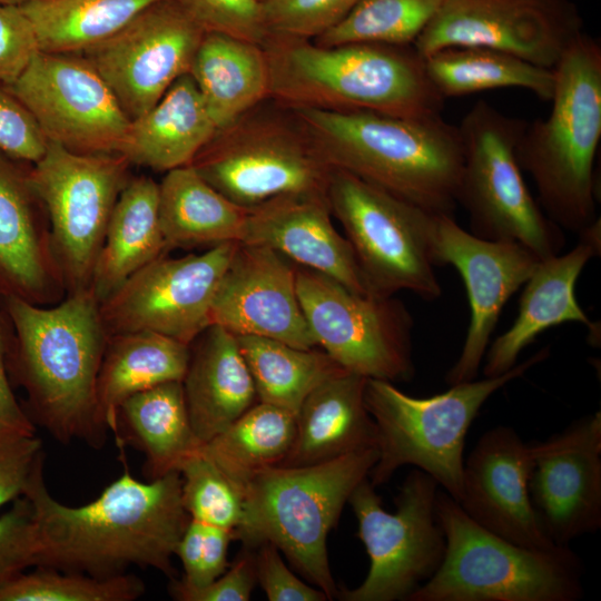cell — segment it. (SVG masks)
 <instances>
[{"instance_id": "f6af8a7d", "label": "cell", "mask_w": 601, "mask_h": 601, "mask_svg": "<svg viewBox=\"0 0 601 601\" xmlns=\"http://www.w3.org/2000/svg\"><path fill=\"white\" fill-rule=\"evenodd\" d=\"M43 459L42 441L36 432L0 430V508L23 496Z\"/></svg>"}, {"instance_id": "5bb4252c", "label": "cell", "mask_w": 601, "mask_h": 601, "mask_svg": "<svg viewBox=\"0 0 601 601\" xmlns=\"http://www.w3.org/2000/svg\"><path fill=\"white\" fill-rule=\"evenodd\" d=\"M296 290L316 345L344 370L392 383L413 377V318L400 299L355 293L297 265Z\"/></svg>"}, {"instance_id": "ffe728a7", "label": "cell", "mask_w": 601, "mask_h": 601, "mask_svg": "<svg viewBox=\"0 0 601 601\" xmlns=\"http://www.w3.org/2000/svg\"><path fill=\"white\" fill-rule=\"evenodd\" d=\"M529 492L546 536L560 546L601 526V412L531 443Z\"/></svg>"}, {"instance_id": "52a82bcc", "label": "cell", "mask_w": 601, "mask_h": 601, "mask_svg": "<svg viewBox=\"0 0 601 601\" xmlns=\"http://www.w3.org/2000/svg\"><path fill=\"white\" fill-rule=\"evenodd\" d=\"M436 519L444 559L406 601H577L583 566L570 546L533 549L477 524L445 491H437Z\"/></svg>"}, {"instance_id": "ee69618b", "label": "cell", "mask_w": 601, "mask_h": 601, "mask_svg": "<svg viewBox=\"0 0 601 601\" xmlns=\"http://www.w3.org/2000/svg\"><path fill=\"white\" fill-rule=\"evenodd\" d=\"M48 140L26 106L0 82V151L32 165L46 152Z\"/></svg>"}, {"instance_id": "2e32d148", "label": "cell", "mask_w": 601, "mask_h": 601, "mask_svg": "<svg viewBox=\"0 0 601 601\" xmlns=\"http://www.w3.org/2000/svg\"><path fill=\"white\" fill-rule=\"evenodd\" d=\"M6 86L48 141L77 154L120 152L131 121L82 55L37 51Z\"/></svg>"}, {"instance_id": "836d02e7", "label": "cell", "mask_w": 601, "mask_h": 601, "mask_svg": "<svg viewBox=\"0 0 601 601\" xmlns=\"http://www.w3.org/2000/svg\"><path fill=\"white\" fill-rule=\"evenodd\" d=\"M424 62L431 82L444 99L492 89L521 88L550 101L554 90L553 68L491 48H443L424 58Z\"/></svg>"}, {"instance_id": "d6986e66", "label": "cell", "mask_w": 601, "mask_h": 601, "mask_svg": "<svg viewBox=\"0 0 601 601\" xmlns=\"http://www.w3.org/2000/svg\"><path fill=\"white\" fill-rule=\"evenodd\" d=\"M430 242L435 266L451 265L461 275L471 313L462 351L445 380L450 385L473 381L504 305L541 259L519 243L476 237L447 215L434 216Z\"/></svg>"}, {"instance_id": "d4e9b609", "label": "cell", "mask_w": 601, "mask_h": 601, "mask_svg": "<svg viewBox=\"0 0 601 601\" xmlns=\"http://www.w3.org/2000/svg\"><path fill=\"white\" fill-rule=\"evenodd\" d=\"M600 224L599 218L579 234L578 244L566 254L540 260L524 284L513 324L485 352L484 377L499 376L512 368L520 353L548 328L568 322L594 328L574 290L584 266L600 255Z\"/></svg>"}, {"instance_id": "1f68e13d", "label": "cell", "mask_w": 601, "mask_h": 601, "mask_svg": "<svg viewBox=\"0 0 601 601\" xmlns=\"http://www.w3.org/2000/svg\"><path fill=\"white\" fill-rule=\"evenodd\" d=\"M247 211L189 165L167 171L159 184V220L168 252L239 242Z\"/></svg>"}, {"instance_id": "b9f144b4", "label": "cell", "mask_w": 601, "mask_h": 601, "mask_svg": "<svg viewBox=\"0 0 601 601\" xmlns=\"http://www.w3.org/2000/svg\"><path fill=\"white\" fill-rule=\"evenodd\" d=\"M206 31L263 45L268 33L259 0H176Z\"/></svg>"}, {"instance_id": "277c9868", "label": "cell", "mask_w": 601, "mask_h": 601, "mask_svg": "<svg viewBox=\"0 0 601 601\" xmlns=\"http://www.w3.org/2000/svg\"><path fill=\"white\" fill-rule=\"evenodd\" d=\"M294 110L331 167L431 214L454 217L463 145L459 127L441 114Z\"/></svg>"}, {"instance_id": "8d00e7d4", "label": "cell", "mask_w": 601, "mask_h": 601, "mask_svg": "<svg viewBox=\"0 0 601 601\" xmlns=\"http://www.w3.org/2000/svg\"><path fill=\"white\" fill-rule=\"evenodd\" d=\"M296 415L257 402L201 450L238 486L263 470L277 466L294 441Z\"/></svg>"}, {"instance_id": "d6a6232c", "label": "cell", "mask_w": 601, "mask_h": 601, "mask_svg": "<svg viewBox=\"0 0 601 601\" xmlns=\"http://www.w3.org/2000/svg\"><path fill=\"white\" fill-rule=\"evenodd\" d=\"M120 426L127 440L144 452L149 480L178 471L201 446L191 427L181 381L166 382L128 397L119 408L118 430Z\"/></svg>"}, {"instance_id": "f1b7e54d", "label": "cell", "mask_w": 601, "mask_h": 601, "mask_svg": "<svg viewBox=\"0 0 601 601\" xmlns=\"http://www.w3.org/2000/svg\"><path fill=\"white\" fill-rule=\"evenodd\" d=\"M190 346L152 332L109 336L96 383V418L118 435V413L130 396L156 385L183 381Z\"/></svg>"}, {"instance_id": "7a4b0ae2", "label": "cell", "mask_w": 601, "mask_h": 601, "mask_svg": "<svg viewBox=\"0 0 601 601\" xmlns=\"http://www.w3.org/2000/svg\"><path fill=\"white\" fill-rule=\"evenodd\" d=\"M0 302L12 329L8 372L12 385L26 391L29 418L65 444L102 446L107 433L96 418V383L109 336L92 289L52 306L16 297Z\"/></svg>"}, {"instance_id": "4fadbf2b", "label": "cell", "mask_w": 601, "mask_h": 601, "mask_svg": "<svg viewBox=\"0 0 601 601\" xmlns=\"http://www.w3.org/2000/svg\"><path fill=\"white\" fill-rule=\"evenodd\" d=\"M120 154H77L48 141L28 179L50 223L67 295L91 289L96 263L117 199L131 179Z\"/></svg>"}, {"instance_id": "30bf717a", "label": "cell", "mask_w": 601, "mask_h": 601, "mask_svg": "<svg viewBox=\"0 0 601 601\" xmlns=\"http://www.w3.org/2000/svg\"><path fill=\"white\" fill-rule=\"evenodd\" d=\"M526 122L485 100L470 108L457 126L463 145L457 205L474 236L515 242L544 259L559 255L565 239L523 178L516 146Z\"/></svg>"}, {"instance_id": "60d3db41", "label": "cell", "mask_w": 601, "mask_h": 601, "mask_svg": "<svg viewBox=\"0 0 601 601\" xmlns=\"http://www.w3.org/2000/svg\"><path fill=\"white\" fill-rule=\"evenodd\" d=\"M359 0H259L268 35L315 40L338 26Z\"/></svg>"}, {"instance_id": "d590c367", "label": "cell", "mask_w": 601, "mask_h": 601, "mask_svg": "<svg viewBox=\"0 0 601 601\" xmlns=\"http://www.w3.org/2000/svg\"><path fill=\"white\" fill-rule=\"evenodd\" d=\"M258 402L297 414L305 398L327 380L347 372L323 349L299 348L254 335H236Z\"/></svg>"}, {"instance_id": "8992f818", "label": "cell", "mask_w": 601, "mask_h": 601, "mask_svg": "<svg viewBox=\"0 0 601 601\" xmlns=\"http://www.w3.org/2000/svg\"><path fill=\"white\" fill-rule=\"evenodd\" d=\"M377 457V447H368L314 465L263 470L244 487L243 518L234 540L253 546L275 544L328 600L337 598L327 535Z\"/></svg>"}, {"instance_id": "74e56055", "label": "cell", "mask_w": 601, "mask_h": 601, "mask_svg": "<svg viewBox=\"0 0 601 601\" xmlns=\"http://www.w3.org/2000/svg\"><path fill=\"white\" fill-rule=\"evenodd\" d=\"M444 0H359L335 28L313 40L322 46L374 42L413 46Z\"/></svg>"}, {"instance_id": "83f0119b", "label": "cell", "mask_w": 601, "mask_h": 601, "mask_svg": "<svg viewBox=\"0 0 601 601\" xmlns=\"http://www.w3.org/2000/svg\"><path fill=\"white\" fill-rule=\"evenodd\" d=\"M216 131L199 89L186 73L130 122L119 154L131 165L167 173L189 165Z\"/></svg>"}, {"instance_id": "44dd1931", "label": "cell", "mask_w": 601, "mask_h": 601, "mask_svg": "<svg viewBox=\"0 0 601 601\" xmlns=\"http://www.w3.org/2000/svg\"><path fill=\"white\" fill-rule=\"evenodd\" d=\"M211 324L237 336L317 346L297 295L296 265L260 245L237 243L211 304Z\"/></svg>"}, {"instance_id": "bcb514c9", "label": "cell", "mask_w": 601, "mask_h": 601, "mask_svg": "<svg viewBox=\"0 0 601 601\" xmlns=\"http://www.w3.org/2000/svg\"><path fill=\"white\" fill-rule=\"evenodd\" d=\"M254 548L244 544L226 571L205 587L187 588L177 578L170 580L171 597L180 601H248L257 581Z\"/></svg>"}, {"instance_id": "681fc988", "label": "cell", "mask_w": 601, "mask_h": 601, "mask_svg": "<svg viewBox=\"0 0 601 601\" xmlns=\"http://www.w3.org/2000/svg\"><path fill=\"white\" fill-rule=\"evenodd\" d=\"M12 329L8 315L0 302V430L36 432L22 404L17 400L8 372V356Z\"/></svg>"}, {"instance_id": "f907efd6", "label": "cell", "mask_w": 601, "mask_h": 601, "mask_svg": "<svg viewBox=\"0 0 601 601\" xmlns=\"http://www.w3.org/2000/svg\"><path fill=\"white\" fill-rule=\"evenodd\" d=\"M234 540L231 530L204 523L203 555L198 579L195 585L187 588H201L214 581L228 568L227 550L229 542Z\"/></svg>"}, {"instance_id": "7dc6e473", "label": "cell", "mask_w": 601, "mask_h": 601, "mask_svg": "<svg viewBox=\"0 0 601 601\" xmlns=\"http://www.w3.org/2000/svg\"><path fill=\"white\" fill-rule=\"evenodd\" d=\"M37 51V38L27 16L19 7L0 3V82H13Z\"/></svg>"}, {"instance_id": "4dcf8cb0", "label": "cell", "mask_w": 601, "mask_h": 601, "mask_svg": "<svg viewBox=\"0 0 601 601\" xmlns=\"http://www.w3.org/2000/svg\"><path fill=\"white\" fill-rule=\"evenodd\" d=\"M189 73L217 129L269 95L268 66L263 46L234 36L206 32Z\"/></svg>"}, {"instance_id": "816d5d0a", "label": "cell", "mask_w": 601, "mask_h": 601, "mask_svg": "<svg viewBox=\"0 0 601 601\" xmlns=\"http://www.w3.org/2000/svg\"><path fill=\"white\" fill-rule=\"evenodd\" d=\"M33 1H37V0H0V3L8 4V6L20 7V6H23V4H27L29 2H33Z\"/></svg>"}, {"instance_id": "ab89813d", "label": "cell", "mask_w": 601, "mask_h": 601, "mask_svg": "<svg viewBox=\"0 0 601 601\" xmlns=\"http://www.w3.org/2000/svg\"><path fill=\"white\" fill-rule=\"evenodd\" d=\"M181 501L190 519L231 530L243 518L244 492L201 450L179 466Z\"/></svg>"}, {"instance_id": "6da1fadb", "label": "cell", "mask_w": 601, "mask_h": 601, "mask_svg": "<svg viewBox=\"0 0 601 601\" xmlns=\"http://www.w3.org/2000/svg\"><path fill=\"white\" fill-rule=\"evenodd\" d=\"M42 470L43 462L23 494L37 525L35 566L109 578L139 565L176 579L171 558L190 520L178 471L140 482L126 466L96 500L69 506L48 492Z\"/></svg>"}, {"instance_id": "5b68a950", "label": "cell", "mask_w": 601, "mask_h": 601, "mask_svg": "<svg viewBox=\"0 0 601 601\" xmlns=\"http://www.w3.org/2000/svg\"><path fill=\"white\" fill-rule=\"evenodd\" d=\"M550 114L526 122L516 146L539 205L562 230L581 234L598 219L595 162L601 140V46L582 32L554 66Z\"/></svg>"}, {"instance_id": "8fae6325", "label": "cell", "mask_w": 601, "mask_h": 601, "mask_svg": "<svg viewBox=\"0 0 601 601\" xmlns=\"http://www.w3.org/2000/svg\"><path fill=\"white\" fill-rule=\"evenodd\" d=\"M326 195L371 294L441 296L430 242L434 214L338 168H332Z\"/></svg>"}, {"instance_id": "603a6c76", "label": "cell", "mask_w": 601, "mask_h": 601, "mask_svg": "<svg viewBox=\"0 0 601 601\" xmlns=\"http://www.w3.org/2000/svg\"><path fill=\"white\" fill-rule=\"evenodd\" d=\"M28 168L0 151V297L52 306L67 293L49 218Z\"/></svg>"}, {"instance_id": "484cf974", "label": "cell", "mask_w": 601, "mask_h": 601, "mask_svg": "<svg viewBox=\"0 0 601 601\" xmlns=\"http://www.w3.org/2000/svg\"><path fill=\"white\" fill-rule=\"evenodd\" d=\"M194 433L203 445L256 402V391L237 337L209 325L190 345L181 381Z\"/></svg>"}, {"instance_id": "f546056e", "label": "cell", "mask_w": 601, "mask_h": 601, "mask_svg": "<svg viewBox=\"0 0 601 601\" xmlns=\"http://www.w3.org/2000/svg\"><path fill=\"white\" fill-rule=\"evenodd\" d=\"M168 253L159 220V184L131 178L120 193L99 253L91 289L99 302L132 274Z\"/></svg>"}, {"instance_id": "9a60e30c", "label": "cell", "mask_w": 601, "mask_h": 601, "mask_svg": "<svg viewBox=\"0 0 601 601\" xmlns=\"http://www.w3.org/2000/svg\"><path fill=\"white\" fill-rule=\"evenodd\" d=\"M238 242L179 258L162 255L99 302L108 336L152 332L183 344L210 325V308Z\"/></svg>"}, {"instance_id": "4316f807", "label": "cell", "mask_w": 601, "mask_h": 601, "mask_svg": "<svg viewBox=\"0 0 601 601\" xmlns=\"http://www.w3.org/2000/svg\"><path fill=\"white\" fill-rule=\"evenodd\" d=\"M367 378L351 372L317 386L296 414L292 446L277 466H307L376 447V426L364 392Z\"/></svg>"}, {"instance_id": "7bdbcfd3", "label": "cell", "mask_w": 601, "mask_h": 601, "mask_svg": "<svg viewBox=\"0 0 601 601\" xmlns=\"http://www.w3.org/2000/svg\"><path fill=\"white\" fill-rule=\"evenodd\" d=\"M38 548L33 509L26 496L0 515V583L35 566Z\"/></svg>"}, {"instance_id": "7c38bea8", "label": "cell", "mask_w": 601, "mask_h": 601, "mask_svg": "<svg viewBox=\"0 0 601 601\" xmlns=\"http://www.w3.org/2000/svg\"><path fill=\"white\" fill-rule=\"evenodd\" d=\"M436 481L414 469L405 477L396 511L387 512L375 486L363 480L348 499L358 522L357 535L370 556L365 580L354 589H338L343 601L407 600L440 568L445 536L436 519Z\"/></svg>"}, {"instance_id": "7402d4cb", "label": "cell", "mask_w": 601, "mask_h": 601, "mask_svg": "<svg viewBox=\"0 0 601 601\" xmlns=\"http://www.w3.org/2000/svg\"><path fill=\"white\" fill-rule=\"evenodd\" d=\"M531 444L506 425L487 430L464 461L457 503L477 524L523 546L553 549L529 492Z\"/></svg>"}, {"instance_id": "9c48e42d", "label": "cell", "mask_w": 601, "mask_h": 601, "mask_svg": "<svg viewBox=\"0 0 601 601\" xmlns=\"http://www.w3.org/2000/svg\"><path fill=\"white\" fill-rule=\"evenodd\" d=\"M234 204L326 193L332 171L297 112L270 98L217 129L189 164Z\"/></svg>"}, {"instance_id": "f35d334b", "label": "cell", "mask_w": 601, "mask_h": 601, "mask_svg": "<svg viewBox=\"0 0 601 601\" xmlns=\"http://www.w3.org/2000/svg\"><path fill=\"white\" fill-rule=\"evenodd\" d=\"M145 591L132 574L96 578L36 566L0 583V601H131Z\"/></svg>"}, {"instance_id": "e575fe53", "label": "cell", "mask_w": 601, "mask_h": 601, "mask_svg": "<svg viewBox=\"0 0 601 601\" xmlns=\"http://www.w3.org/2000/svg\"><path fill=\"white\" fill-rule=\"evenodd\" d=\"M160 0H37L19 8L30 20L39 51L82 53L125 28Z\"/></svg>"}, {"instance_id": "e0dca14e", "label": "cell", "mask_w": 601, "mask_h": 601, "mask_svg": "<svg viewBox=\"0 0 601 601\" xmlns=\"http://www.w3.org/2000/svg\"><path fill=\"white\" fill-rule=\"evenodd\" d=\"M582 32L570 0H444L413 47L422 58L449 47H484L554 68Z\"/></svg>"}, {"instance_id": "ac0fdd59", "label": "cell", "mask_w": 601, "mask_h": 601, "mask_svg": "<svg viewBox=\"0 0 601 601\" xmlns=\"http://www.w3.org/2000/svg\"><path fill=\"white\" fill-rule=\"evenodd\" d=\"M205 33L176 0H160L80 55L132 121L156 105L179 77L189 73Z\"/></svg>"}, {"instance_id": "c3c4849f", "label": "cell", "mask_w": 601, "mask_h": 601, "mask_svg": "<svg viewBox=\"0 0 601 601\" xmlns=\"http://www.w3.org/2000/svg\"><path fill=\"white\" fill-rule=\"evenodd\" d=\"M255 551L256 580L269 601H326L327 595L298 579L283 561L279 549L267 541Z\"/></svg>"}, {"instance_id": "ba28073f", "label": "cell", "mask_w": 601, "mask_h": 601, "mask_svg": "<svg viewBox=\"0 0 601 601\" xmlns=\"http://www.w3.org/2000/svg\"><path fill=\"white\" fill-rule=\"evenodd\" d=\"M549 356L550 347L541 348L499 376L454 384L430 397H414L392 382L367 378L364 400L376 426L378 451L368 481L382 485L400 467L413 465L457 502L466 434L482 405Z\"/></svg>"}, {"instance_id": "cb8c5ba5", "label": "cell", "mask_w": 601, "mask_h": 601, "mask_svg": "<svg viewBox=\"0 0 601 601\" xmlns=\"http://www.w3.org/2000/svg\"><path fill=\"white\" fill-rule=\"evenodd\" d=\"M333 218L326 193L279 196L248 209L239 242L268 247L355 293L371 294Z\"/></svg>"}, {"instance_id": "3957f363", "label": "cell", "mask_w": 601, "mask_h": 601, "mask_svg": "<svg viewBox=\"0 0 601 601\" xmlns=\"http://www.w3.org/2000/svg\"><path fill=\"white\" fill-rule=\"evenodd\" d=\"M262 46L268 98L289 108L420 117L440 115L444 107L413 46H322L278 35H268Z\"/></svg>"}]
</instances>
